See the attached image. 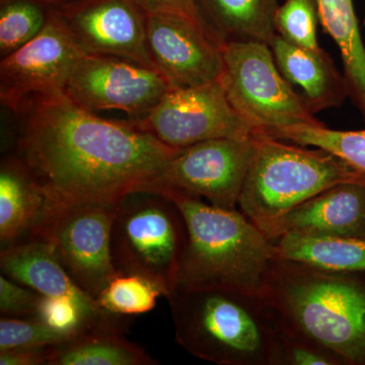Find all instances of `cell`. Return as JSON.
<instances>
[{
  "label": "cell",
  "instance_id": "cell-1",
  "mask_svg": "<svg viewBox=\"0 0 365 365\" xmlns=\"http://www.w3.org/2000/svg\"><path fill=\"white\" fill-rule=\"evenodd\" d=\"M11 113L13 153L39 182L49 215L78 204L119 202L155 181L180 151L130 120L98 117L64 93L33 96Z\"/></svg>",
  "mask_w": 365,
  "mask_h": 365
},
{
  "label": "cell",
  "instance_id": "cell-2",
  "mask_svg": "<svg viewBox=\"0 0 365 365\" xmlns=\"http://www.w3.org/2000/svg\"><path fill=\"white\" fill-rule=\"evenodd\" d=\"M276 325L341 364L365 365V273L274 259L263 294Z\"/></svg>",
  "mask_w": 365,
  "mask_h": 365
},
{
  "label": "cell",
  "instance_id": "cell-3",
  "mask_svg": "<svg viewBox=\"0 0 365 365\" xmlns=\"http://www.w3.org/2000/svg\"><path fill=\"white\" fill-rule=\"evenodd\" d=\"M148 190L172 199L186 223L188 240L176 289H223L263 297L275 250L260 228L237 209L216 207L165 187Z\"/></svg>",
  "mask_w": 365,
  "mask_h": 365
},
{
  "label": "cell",
  "instance_id": "cell-4",
  "mask_svg": "<svg viewBox=\"0 0 365 365\" xmlns=\"http://www.w3.org/2000/svg\"><path fill=\"white\" fill-rule=\"evenodd\" d=\"M178 344L220 365H276L278 327L260 297L175 289L168 297Z\"/></svg>",
  "mask_w": 365,
  "mask_h": 365
},
{
  "label": "cell",
  "instance_id": "cell-5",
  "mask_svg": "<svg viewBox=\"0 0 365 365\" xmlns=\"http://www.w3.org/2000/svg\"><path fill=\"white\" fill-rule=\"evenodd\" d=\"M256 143L237 206L261 230L331 187L365 182V174L321 148L292 145L263 131L256 132Z\"/></svg>",
  "mask_w": 365,
  "mask_h": 365
},
{
  "label": "cell",
  "instance_id": "cell-6",
  "mask_svg": "<svg viewBox=\"0 0 365 365\" xmlns=\"http://www.w3.org/2000/svg\"><path fill=\"white\" fill-rule=\"evenodd\" d=\"M187 240L184 217L169 197L137 190L118 203L111 237L115 267L153 281L165 299L176 289Z\"/></svg>",
  "mask_w": 365,
  "mask_h": 365
},
{
  "label": "cell",
  "instance_id": "cell-7",
  "mask_svg": "<svg viewBox=\"0 0 365 365\" xmlns=\"http://www.w3.org/2000/svg\"><path fill=\"white\" fill-rule=\"evenodd\" d=\"M220 50V83L235 111L255 130L269 133L297 125L323 124L281 74L270 46L232 42Z\"/></svg>",
  "mask_w": 365,
  "mask_h": 365
},
{
  "label": "cell",
  "instance_id": "cell-8",
  "mask_svg": "<svg viewBox=\"0 0 365 365\" xmlns=\"http://www.w3.org/2000/svg\"><path fill=\"white\" fill-rule=\"evenodd\" d=\"M118 203H83L53 211L32 237L49 242L72 279L95 299L119 272L111 249Z\"/></svg>",
  "mask_w": 365,
  "mask_h": 365
},
{
  "label": "cell",
  "instance_id": "cell-9",
  "mask_svg": "<svg viewBox=\"0 0 365 365\" xmlns=\"http://www.w3.org/2000/svg\"><path fill=\"white\" fill-rule=\"evenodd\" d=\"M132 123L170 148L218 138H244L255 130L235 111L220 81L170 88L148 114Z\"/></svg>",
  "mask_w": 365,
  "mask_h": 365
},
{
  "label": "cell",
  "instance_id": "cell-10",
  "mask_svg": "<svg viewBox=\"0 0 365 365\" xmlns=\"http://www.w3.org/2000/svg\"><path fill=\"white\" fill-rule=\"evenodd\" d=\"M256 132L182 148L144 189L165 187L204 198L216 207L237 209L256 153Z\"/></svg>",
  "mask_w": 365,
  "mask_h": 365
},
{
  "label": "cell",
  "instance_id": "cell-11",
  "mask_svg": "<svg viewBox=\"0 0 365 365\" xmlns=\"http://www.w3.org/2000/svg\"><path fill=\"white\" fill-rule=\"evenodd\" d=\"M170 88L150 67L119 57L83 54L64 93L88 111H121L139 119Z\"/></svg>",
  "mask_w": 365,
  "mask_h": 365
},
{
  "label": "cell",
  "instance_id": "cell-12",
  "mask_svg": "<svg viewBox=\"0 0 365 365\" xmlns=\"http://www.w3.org/2000/svg\"><path fill=\"white\" fill-rule=\"evenodd\" d=\"M83 54L52 11L34 39L0 59L2 107L14 112L33 96L64 93Z\"/></svg>",
  "mask_w": 365,
  "mask_h": 365
},
{
  "label": "cell",
  "instance_id": "cell-13",
  "mask_svg": "<svg viewBox=\"0 0 365 365\" xmlns=\"http://www.w3.org/2000/svg\"><path fill=\"white\" fill-rule=\"evenodd\" d=\"M52 11L85 54L119 57L153 69L145 11L134 0H73Z\"/></svg>",
  "mask_w": 365,
  "mask_h": 365
},
{
  "label": "cell",
  "instance_id": "cell-14",
  "mask_svg": "<svg viewBox=\"0 0 365 365\" xmlns=\"http://www.w3.org/2000/svg\"><path fill=\"white\" fill-rule=\"evenodd\" d=\"M145 26L151 64L170 88L205 85L222 78V50L195 21L179 14L145 13Z\"/></svg>",
  "mask_w": 365,
  "mask_h": 365
},
{
  "label": "cell",
  "instance_id": "cell-15",
  "mask_svg": "<svg viewBox=\"0 0 365 365\" xmlns=\"http://www.w3.org/2000/svg\"><path fill=\"white\" fill-rule=\"evenodd\" d=\"M0 268L7 277L41 295L74 300L98 325L121 327V317L106 313L76 284L46 240L28 239L1 249Z\"/></svg>",
  "mask_w": 365,
  "mask_h": 365
},
{
  "label": "cell",
  "instance_id": "cell-16",
  "mask_svg": "<svg viewBox=\"0 0 365 365\" xmlns=\"http://www.w3.org/2000/svg\"><path fill=\"white\" fill-rule=\"evenodd\" d=\"M262 232L270 241L284 235L365 237V182L331 187Z\"/></svg>",
  "mask_w": 365,
  "mask_h": 365
},
{
  "label": "cell",
  "instance_id": "cell-17",
  "mask_svg": "<svg viewBox=\"0 0 365 365\" xmlns=\"http://www.w3.org/2000/svg\"><path fill=\"white\" fill-rule=\"evenodd\" d=\"M270 48L281 74L290 85L302 88V97L314 114L340 107L349 97L344 74L321 47H300L276 34Z\"/></svg>",
  "mask_w": 365,
  "mask_h": 365
},
{
  "label": "cell",
  "instance_id": "cell-18",
  "mask_svg": "<svg viewBox=\"0 0 365 365\" xmlns=\"http://www.w3.org/2000/svg\"><path fill=\"white\" fill-rule=\"evenodd\" d=\"M49 212L39 182L16 153H7L0 165L1 249L35 237Z\"/></svg>",
  "mask_w": 365,
  "mask_h": 365
},
{
  "label": "cell",
  "instance_id": "cell-19",
  "mask_svg": "<svg viewBox=\"0 0 365 365\" xmlns=\"http://www.w3.org/2000/svg\"><path fill=\"white\" fill-rule=\"evenodd\" d=\"M209 37L222 46L261 42L270 46L276 36L275 14L280 0H196Z\"/></svg>",
  "mask_w": 365,
  "mask_h": 365
},
{
  "label": "cell",
  "instance_id": "cell-20",
  "mask_svg": "<svg viewBox=\"0 0 365 365\" xmlns=\"http://www.w3.org/2000/svg\"><path fill=\"white\" fill-rule=\"evenodd\" d=\"M324 31L339 48L348 93L365 118V47L353 0H317Z\"/></svg>",
  "mask_w": 365,
  "mask_h": 365
},
{
  "label": "cell",
  "instance_id": "cell-21",
  "mask_svg": "<svg viewBox=\"0 0 365 365\" xmlns=\"http://www.w3.org/2000/svg\"><path fill=\"white\" fill-rule=\"evenodd\" d=\"M271 242L278 260L333 272L365 273V237L284 235Z\"/></svg>",
  "mask_w": 365,
  "mask_h": 365
},
{
  "label": "cell",
  "instance_id": "cell-22",
  "mask_svg": "<svg viewBox=\"0 0 365 365\" xmlns=\"http://www.w3.org/2000/svg\"><path fill=\"white\" fill-rule=\"evenodd\" d=\"M141 346L121 335L119 327H100L52 347L48 365H157Z\"/></svg>",
  "mask_w": 365,
  "mask_h": 365
},
{
  "label": "cell",
  "instance_id": "cell-23",
  "mask_svg": "<svg viewBox=\"0 0 365 365\" xmlns=\"http://www.w3.org/2000/svg\"><path fill=\"white\" fill-rule=\"evenodd\" d=\"M267 134L281 140L328 151L365 174V129L342 131L327 128L324 124L297 125Z\"/></svg>",
  "mask_w": 365,
  "mask_h": 365
},
{
  "label": "cell",
  "instance_id": "cell-24",
  "mask_svg": "<svg viewBox=\"0 0 365 365\" xmlns=\"http://www.w3.org/2000/svg\"><path fill=\"white\" fill-rule=\"evenodd\" d=\"M51 11L45 0H2L0 59L34 39L44 29Z\"/></svg>",
  "mask_w": 365,
  "mask_h": 365
},
{
  "label": "cell",
  "instance_id": "cell-25",
  "mask_svg": "<svg viewBox=\"0 0 365 365\" xmlns=\"http://www.w3.org/2000/svg\"><path fill=\"white\" fill-rule=\"evenodd\" d=\"M163 290L138 274L118 272L98 295V307L115 316H133L150 312Z\"/></svg>",
  "mask_w": 365,
  "mask_h": 365
},
{
  "label": "cell",
  "instance_id": "cell-26",
  "mask_svg": "<svg viewBox=\"0 0 365 365\" xmlns=\"http://www.w3.org/2000/svg\"><path fill=\"white\" fill-rule=\"evenodd\" d=\"M78 336L52 328L37 317L2 316L0 319V351L20 347H56Z\"/></svg>",
  "mask_w": 365,
  "mask_h": 365
},
{
  "label": "cell",
  "instance_id": "cell-27",
  "mask_svg": "<svg viewBox=\"0 0 365 365\" xmlns=\"http://www.w3.org/2000/svg\"><path fill=\"white\" fill-rule=\"evenodd\" d=\"M319 21L317 0H283L276 11L274 25L276 34L288 42L318 49Z\"/></svg>",
  "mask_w": 365,
  "mask_h": 365
},
{
  "label": "cell",
  "instance_id": "cell-28",
  "mask_svg": "<svg viewBox=\"0 0 365 365\" xmlns=\"http://www.w3.org/2000/svg\"><path fill=\"white\" fill-rule=\"evenodd\" d=\"M35 317L52 328L78 335L100 327H116L98 325L69 297L42 295Z\"/></svg>",
  "mask_w": 365,
  "mask_h": 365
},
{
  "label": "cell",
  "instance_id": "cell-29",
  "mask_svg": "<svg viewBox=\"0 0 365 365\" xmlns=\"http://www.w3.org/2000/svg\"><path fill=\"white\" fill-rule=\"evenodd\" d=\"M338 365L339 360L318 346L278 328L276 365Z\"/></svg>",
  "mask_w": 365,
  "mask_h": 365
},
{
  "label": "cell",
  "instance_id": "cell-30",
  "mask_svg": "<svg viewBox=\"0 0 365 365\" xmlns=\"http://www.w3.org/2000/svg\"><path fill=\"white\" fill-rule=\"evenodd\" d=\"M42 295L16 282L4 274L0 275V313L4 317H35Z\"/></svg>",
  "mask_w": 365,
  "mask_h": 365
},
{
  "label": "cell",
  "instance_id": "cell-31",
  "mask_svg": "<svg viewBox=\"0 0 365 365\" xmlns=\"http://www.w3.org/2000/svg\"><path fill=\"white\" fill-rule=\"evenodd\" d=\"M134 1L145 13L179 14V16H186L190 20L195 21L206 31L200 13H199L198 6H197L196 0H134Z\"/></svg>",
  "mask_w": 365,
  "mask_h": 365
},
{
  "label": "cell",
  "instance_id": "cell-32",
  "mask_svg": "<svg viewBox=\"0 0 365 365\" xmlns=\"http://www.w3.org/2000/svg\"><path fill=\"white\" fill-rule=\"evenodd\" d=\"M52 347H20L0 351L1 365H48Z\"/></svg>",
  "mask_w": 365,
  "mask_h": 365
},
{
  "label": "cell",
  "instance_id": "cell-33",
  "mask_svg": "<svg viewBox=\"0 0 365 365\" xmlns=\"http://www.w3.org/2000/svg\"><path fill=\"white\" fill-rule=\"evenodd\" d=\"M45 1L51 6H58L68 4V2L73 1V0H45Z\"/></svg>",
  "mask_w": 365,
  "mask_h": 365
}]
</instances>
